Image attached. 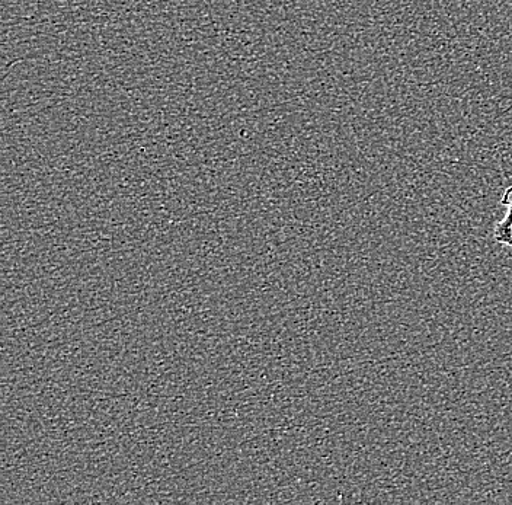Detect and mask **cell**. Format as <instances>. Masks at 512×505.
I'll return each instance as SVG.
<instances>
[{"mask_svg": "<svg viewBox=\"0 0 512 505\" xmlns=\"http://www.w3.org/2000/svg\"><path fill=\"white\" fill-rule=\"evenodd\" d=\"M502 206L507 207L504 219L495 226L494 238L499 244L512 249V185L505 190L501 200Z\"/></svg>", "mask_w": 512, "mask_h": 505, "instance_id": "obj_1", "label": "cell"}]
</instances>
